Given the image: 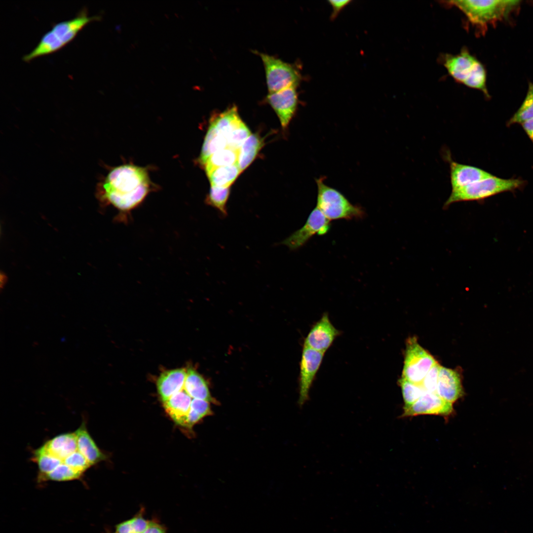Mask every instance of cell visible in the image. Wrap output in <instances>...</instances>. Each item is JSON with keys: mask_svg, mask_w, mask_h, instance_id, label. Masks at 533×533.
<instances>
[{"mask_svg": "<svg viewBox=\"0 0 533 533\" xmlns=\"http://www.w3.org/2000/svg\"><path fill=\"white\" fill-rule=\"evenodd\" d=\"M184 388L193 399H200L209 403H216L210 392L204 379L194 369L187 370Z\"/></svg>", "mask_w": 533, "mask_h": 533, "instance_id": "d6986e66", "label": "cell"}, {"mask_svg": "<svg viewBox=\"0 0 533 533\" xmlns=\"http://www.w3.org/2000/svg\"><path fill=\"white\" fill-rule=\"evenodd\" d=\"M261 58L265 71L268 92H273L299 85L302 75L294 64L283 61L275 56L256 51Z\"/></svg>", "mask_w": 533, "mask_h": 533, "instance_id": "52a82bcc", "label": "cell"}, {"mask_svg": "<svg viewBox=\"0 0 533 533\" xmlns=\"http://www.w3.org/2000/svg\"><path fill=\"white\" fill-rule=\"evenodd\" d=\"M402 417L420 415H434L448 416L454 409L453 404L439 397L436 393L425 391L412 404L403 407Z\"/></svg>", "mask_w": 533, "mask_h": 533, "instance_id": "7c38bea8", "label": "cell"}, {"mask_svg": "<svg viewBox=\"0 0 533 533\" xmlns=\"http://www.w3.org/2000/svg\"><path fill=\"white\" fill-rule=\"evenodd\" d=\"M144 533H166L165 530L157 523L150 521L149 525Z\"/></svg>", "mask_w": 533, "mask_h": 533, "instance_id": "d590c367", "label": "cell"}, {"mask_svg": "<svg viewBox=\"0 0 533 533\" xmlns=\"http://www.w3.org/2000/svg\"><path fill=\"white\" fill-rule=\"evenodd\" d=\"M251 135L250 130L242 121L227 136L228 147L239 150L244 142Z\"/></svg>", "mask_w": 533, "mask_h": 533, "instance_id": "f546056e", "label": "cell"}, {"mask_svg": "<svg viewBox=\"0 0 533 533\" xmlns=\"http://www.w3.org/2000/svg\"><path fill=\"white\" fill-rule=\"evenodd\" d=\"M297 86H291L273 92H268L266 101L278 117L281 126L286 129L295 115L298 105Z\"/></svg>", "mask_w": 533, "mask_h": 533, "instance_id": "30bf717a", "label": "cell"}, {"mask_svg": "<svg viewBox=\"0 0 533 533\" xmlns=\"http://www.w3.org/2000/svg\"><path fill=\"white\" fill-rule=\"evenodd\" d=\"M329 3L332 6L333 12L331 15V17L334 19L340 12V11L346 5H347L351 0H329L328 1Z\"/></svg>", "mask_w": 533, "mask_h": 533, "instance_id": "836d02e7", "label": "cell"}, {"mask_svg": "<svg viewBox=\"0 0 533 533\" xmlns=\"http://www.w3.org/2000/svg\"><path fill=\"white\" fill-rule=\"evenodd\" d=\"M230 193L229 188L211 186L206 201L217 209L223 216L227 215V203Z\"/></svg>", "mask_w": 533, "mask_h": 533, "instance_id": "4316f807", "label": "cell"}, {"mask_svg": "<svg viewBox=\"0 0 533 533\" xmlns=\"http://www.w3.org/2000/svg\"><path fill=\"white\" fill-rule=\"evenodd\" d=\"M242 121L237 107L233 105L213 116L210 124L227 139L229 134Z\"/></svg>", "mask_w": 533, "mask_h": 533, "instance_id": "ffe728a7", "label": "cell"}, {"mask_svg": "<svg viewBox=\"0 0 533 533\" xmlns=\"http://www.w3.org/2000/svg\"><path fill=\"white\" fill-rule=\"evenodd\" d=\"M321 177L316 179L317 186V207L330 221L339 219H362L365 216L363 208L352 204L338 190L326 185Z\"/></svg>", "mask_w": 533, "mask_h": 533, "instance_id": "5b68a950", "label": "cell"}, {"mask_svg": "<svg viewBox=\"0 0 533 533\" xmlns=\"http://www.w3.org/2000/svg\"><path fill=\"white\" fill-rule=\"evenodd\" d=\"M324 353L304 346L300 363L299 404L308 398L309 389L322 363Z\"/></svg>", "mask_w": 533, "mask_h": 533, "instance_id": "8fae6325", "label": "cell"}, {"mask_svg": "<svg viewBox=\"0 0 533 533\" xmlns=\"http://www.w3.org/2000/svg\"><path fill=\"white\" fill-rule=\"evenodd\" d=\"M533 119V83L529 84L526 96L521 106L507 122L510 126L515 123L523 122Z\"/></svg>", "mask_w": 533, "mask_h": 533, "instance_id": "484cf974", "label": "cell"}, {"mask_svg": "<svg viewBox=\"0 0 533 533\" xmlns=\"http://www.w3.org/2000/svg\"><path fill=\"white\" fill-rule=\"evenodd\" d=\"M448 161L452 190L459 189L493 176L481 168L457 163L450 158Z\"/></svg>", "mask_w": 533, "mask_h": 533, "instance_id": "5bb4252c", "label": "cell"}, {"mask_svg": "<svg viewBox=\"0 0 533 533\" xmlns=\"http://www.w3.org/2000/svg\"><path fill=\"white\" fill-rule=\"evenodd\" d=\"M83 473L76 471L64 463H61L54 470L44 475L38 477L39 481H68L78 479Z\"/></svg>", "mask_w": 533, "mask_h": 533, "instance_id": "83f0119b", "label": "cell"}, {"mask_svg": "<svg viewBox=\"0 0 533 533\" xmlns=\"http://www.w3.org/2000/svg\"></svg>", "mask_w": 533, "mask_h": 533, "instance_id": "74e56055", "label": "cell"}, {"mask_svg": "<svg viewBox=\"0 0 533 533\" xmlns=\"http://www.w3.org/2000/svg\"><path fill=\"white\" fill-rule=\"evenodd\" d=\"M227 147L226 138L210 124L201 149L200 163L202 164L212 154Z\"/></svg>", "mask_w": 533, "mask_h": 533, "instance_id": "44dd1931", "label": "cell"}, {"mask_svg": "<svg viewBox=\"0 0 533 533\" xmlns=\"http://www.w3.org/2000/svg\"><path fill=\"white\" fill-rule=\"evenodd\" d=\"M521 124L525 132L533 143V119L525 121Z\"/></svg>", "mask_w": 533, "mask_h": 533, "instance_id": "8d00e7d4", "label": "cell"}, {"mask_svg": "<svg viewBox=\"0 0 533 533\" xmlns=\"http://www.w3.org/2000/svg\"><path fill=\"white\" fill-rule=\"evenodd\" d=\"M330 221L316 207L310 214L305 224L282 242L291 250L303 246L315 234L323 235L330 228Z\"/></svg>", "mask_w": 533, "mask_h": 533, "instance_id": "9c48e42d", "label": "cell"}, {"mask_svg": "<svg viewBox=\"0 0 533 533\" xmlns=\"http://www.w3.org/2000/svg\"><path fill=\"white\" fill-rule=\"evenodd\" d=\"M263 146V141L259 135L251 134L238 150V164L242 172L256 158Z\"/></svg>", "mask_w": 533, "mask_h": 533, "instance_id": "7402d4cb", "label": "cell"}, {"mask_svg": "<svg viewBox=\"0 0 533 533\" xmlns=\"http://www.w3.org/2000/svg\"><path fill=\"white\" fill-rule=\"evenodd\" d=\"M100 19L98 15L89 16L87 9L82 8L73 18L54 24L51 30L41 37L36 47L23 56V60L29 62L57 52L73 40L87 24Z\"/></svg>", "mask_w": 533, "mask_h": 533, "instance_id": "7a4b0ae2", "label": "cell"}, {"mask_svg": "<svg viewBox=\"0 0 533 533\" xmlns=\"http://www.w3.org/2000/svg\"><path fill=\"white\" fill-rule=\"evenodd\" d=\"M518 0H449L442 1L449 6L455 7L465 16L478 32H484L489 25L494 24L505 17L518 4Z\"/></svg>", "mask_w": 533, "mask_h": 533, "instance_id": "277c9868", "label": "cell"}, {"mask_svg": "<svg viewBox=\"0 0 533 533\" xmlns=\"http://www.w3.org/2000/svg\"><path fill=\"white\" fill-rule=\"evenodd\" d=\"M115 529L116 533H134L130 520L119 523Z\"/></svg>", "mask_w": 533, "mask_h": 533, "instance_id": "e575fe53", "label": "cell"}, {"mask_svg": "<svg viewBox=\"0 0 533 533\" xmlns=\"http://www.w3.org/2000/svg\"><path fill=\"white\" fill-rule=\"evenodd\" d=\"M403 400L404 407L409 406L418 399L426 391L420 384H416L403 378L399 380Z\"/></svg>", "mask_w": 533, "mask_h": 533, "instance_id": "f1b7e54d", "label": "cell"}, {"mask_svg": "<svg viewBox=\"0 0 533 533\" xmlns=\"http://www.w3.org/2000/svg\"><path fill=\"white\" fill-rule=\"evenodd\" d=\"M150 190L147 170L132 165L112 169L98 188V197L102 203L111 204L126 216L145 198Z\"/></svg>", "mask_w": 533, "mask_h": 533, "instance_id": "6da1fadb", "label": "cell"}, {"mask_svg": "<svg viewBox=\"0 0 533 533\" xmlns=\"http://www.w3.org/2000/svg\"><path fill=\"white\" fill-rule=\"evenodd\" d=\"M439 59L449 75L456 82L479 90L489 97L485 67L466 48H462L456 54H443Z\"/></svg>", "mask_w": 533, "mask_h": 533, "instance_id": "3957f363", "label": "cell"}, {"mask_svg": "<svg viewBox=\"0 0 533 533\" xmlns=\"http://www.w3.org/2000/svg\"><path fill=\"white\" fill-rule=\"evenodd\" d=\"M186 376L187 369L185 368L168 370L160 374L156 381V388L161 402L184 387Z\"/></svg>", "mask_w": 533, "mask_h": 533, "instance_id": "2e32d148", "label": "cell"}, {"mask_svg": "<svg viewBox=\"0 0 533 533\" xmlns=\"http://www.w3.org/2000/svg\"><path fill=\"white\" fill-rule=\"evenodd\" d=\"M441 366L436 362L430 369L421 384L427 392L436 393L438 379Z\"/></svg>", "mask_w": 533, "mask_h": 533, "instance_id": "1f68e13d", "label": "cell"}, {"mask_svg": "<svg viewBox=\"0 0 533 533\" xmlns=\"http://www.w3.org/2000/svg\"><path fill=\"white\" fill-rule=\"evenodd\" d=\"M241 172L237 162L215 168L206 174L211 186L229 188Z\"/></svg>", "mask_w": 533, "mask_h": 533, "instance_id": "603a6c76", "label": "cell"}, {"mask_svg": "<svg viewBox=\"0 0 533 533\" xmlns=\"http://www.w3.org/2000/svg\"><path fill=\"white\" fill-rule=\"evenodd\" d=\"M520 179H502L494 176L479 181L459 189L452 190L444 208L460 201L480 200L499 193L515 190L524 185Z\"/></svg>", "mask_w": 533, "mask_h": 533, "instance_id": "8992f818", "label": "cell"}, {"mask_svg": "<svg viewBox=\"0 0 533 533\" xmlns=\"http://www.w3.org/2000/svg\"><path fill=\"white\" fill-rule=\"evenodd\" d=\"M340 334L325 313L312 327L305 339L304 346L325 353Z\"/></svg>", "mask_w": 533, "mask_h": 533, "instance_id": "4fadbf2b", "label": "cell"}, {"mask_svg": "<svg viewBox=\"0 0 533 533\" xmlns=\"http://www.w3.org/2000/svg\"><path fill=\"white\" fill-rule=\"evenodd\" d=\"M437 362L418 343L415 337L408 339L402 378L416 384L421 383L427 373Z\"/></svg>", "mask_w": 533, "mask_h": 533, "instance_id": "ba28073f", "label": "cell"}, {"mask_svg": "<svg viewBox=\"0 0 533 533\" xmlns=\"http://www.w3.org/2000/svg\"><path fill=\"white\" fill-rule=\"evenodd\" d=\"M238 150L227 147L210 156L202 164L206 174L221 167L231 165L238 162Z\"/></svg>", "mask_w": 533, "mask_h": 533, "instance_id": "cb8c5ba5", "label": "cell"}, {"mask_svg": "<svg viewBox=\"0 0 533 533\" xmlns=\"http://www.w3.org/2000/svg\"><path fill=\"white\" fill-rule=\"evenodd\" d=\"M41 446L48 454L61 460L62 463L66 458L78 450L75 432L58 435Z\"/></svg>", "mask_w": 533, "mask_h": 533, "instance_id": "e0dca14e", "label": "cell"}, {"mask_svg": "<svg viewBox=\"0 0 533 533\" xmlns=\"http://www.w3.org/2000/svg\"><path fill=\"white\" fill-rule=\"evenodd\" d=\"M33 460L38 466V477L47 474L62 463L61 460L48 454L42 446L33 452Z\"/></svg>", "mask_w": 533, "mask_h": 533, "instance_id": "d4e9b609", "label": "cell"}, {"mask_svg": "<svg viewBox=\"0 0 533 533\" xmlns=\"http://www.w3.org/2000/svg\"><path fill=\"white\" fill-rule=\"evenodd\" d=\"M63 463L83 474L91 466L86 458L78 450L66 458L63 461Z\"/></svg>", "mask_w": 533, "mask_h": 533, "instance_id": "4dcf8cb0", "label": "cell"}, {"mask_svg": "<svg viewBox=\"0 0 533 533\" xmlns=\"http://www.w3.org/2000/svg\"><path fill=\"white\" fill-rule=\"evenodd\" d=\"M129 520L134 533H144L150 522L141 516H137Z\"/></svg>", "mask_w": 533, "mask_h": 533, "instance_id": "d6a6232c", "label": "cell"}, {"mask_svg": "<svg viewBox=\"0 0 533 533\" xmlns=\"http://www.w3.org/2000/svg\"><path fill=\"white\" fill-rule=\"evenodd\" d=\"M74 432L77 438L78 450L91 466L107 458L106 456L98 448L88 431L85 421H83Z\"/></svg>", "mask_w": 533, "mask_h": 533, "instance_id": "ac0fdd59", "label": "cell"}, {"mask_svg": "<svg viewBox=\"0 0 533 533\" xmlns=\"http://www.w3.org/2000/svg\"><path fill=\"white\" fill-rule=\"evenodd\" d=\"M436 393L443 399L453 403L463 395L459 374L455 370L440 367Z\"/></svg>", "mask_w": 533, "mask_h": 533, "instance_id": "9a60e30c", "label": "cell"}]
</instances>
